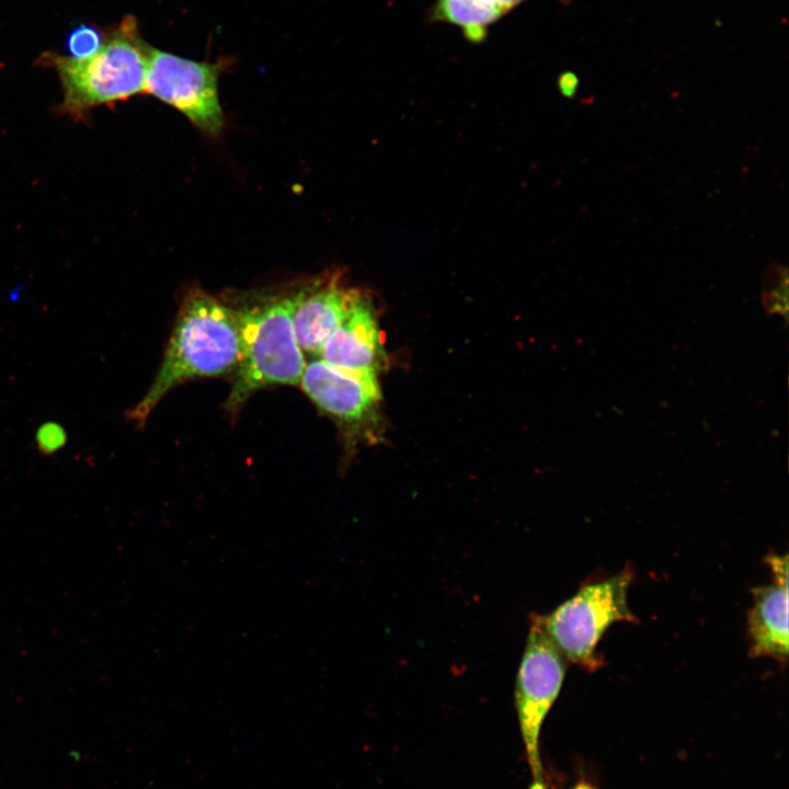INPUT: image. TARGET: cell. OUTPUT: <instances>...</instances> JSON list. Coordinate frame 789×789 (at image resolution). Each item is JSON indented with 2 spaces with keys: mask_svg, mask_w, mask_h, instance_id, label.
<instances>
[{
  "mask_svg": "<svg viewBox=\"0 0 789 789\" xmlns=\"http://www.w3.org/2000/svg\"><path fill=\"white\" fill-rule=\"evenodd\" d=\"M240 355L237 311L207 293L193 289L181 305L160 369L145 396L126 414L144 427L160 400L195 377L221 375L236 367Z\"/></svg>",
  "mask_w": 789,
  "mask_h": 789,
  "instance_id": "6da1fadb",
  "label": "cell"
},
{
  "mask_svg": "<svg viewBox=\"0 0 789 789\" xmlns=\"http://www.w3.org/2000/svg\"><path fill=\"white\" fill-rule=\"evenodd\" d=\"M150 50L135 20L127 18L85 57L45 55L61 83V112L80 119L96 106L145 92Z\"/></svg>",
  "mask_w": 789,
  "mask_h": 789,
  "instance_id": "7a4b0ae2",
  "label": "cell"
},
{
  "mask_svg": "<svg viewBox=\"0 0 789 789\" xmlns=\"http://www.w3.org/2000/svg\"><path fill=\"white\" fill-rule=\"evenodd\" d=\"M297 291L237 310L240 355L227 409L270 385H299L306 365L294 327Z\"/></svg>",
  "mask_w": 789,
  "mask_h": 789,
  "instance_id": "3957f363",
  "label": "cell"
},
{
  "mask_svg": "<svg viewBox=\"0 0 789 789\" xmlns=\"http://www.w3.org/2000/svg\"><path fill=\"white\" fill-rule=\"evenodd\" d=\"M632 579L633 571L626 568L582 586L549 615H541L545 631L565 660L587 672L603 666L596 648L607 628L619 621H639L627 602Z\"/></svg>",
  "mask_w": 789,
  "mask_h": 789,
  "instance_id": "277c9868",
  "label": "cell"
},
{
  "mask_svg": "<svg viewBox=\"0 0 789 789\" xmlns=\"http://www.w3.org/2000/svg\"><path fill=\"white\" fill-rule=\"evenodd\" d=\"M565 659L544 629L541 615L531 614L515 685V707L533 784L545 789L539 733L565 676Z\"/></svg>",
  "mask_w": 789,
  "mask_h": 789,
  "instance_id": "5b68a950",
  "label": "cell"
},
{
  "mask_svg": "<svg viewBox=\"0 0 789 789\" xmlns=\"http://www.w3.org/2000/svg\"><path fill=\"white\" fill-rule=\"evenodd\" d=\"M299 385L351 442L375 444L382 438L378 375L342 370L318 358L306 363Z\"/></svg>",
  "mask_w": 789,
  "mask_h": 789,
  "instance_id": "8992f818",
  "label": "cell"
},
{
  "mask_svg": "<svg viewBox=\"0 0 789 789\" xmlns=\"http://www.w3.org/2000/svg\"><path fill=\"white\" fill-rule=\"evenodd\" d=\"M219 71L218 64L151 48L145 92L179 110L201 130L216 136L224 125L218 96Z\"/></svg>",
  "mask_w": 789,
  "mask_h": 789,
  "instance_id": "52a82bcc",
  "label": "cell"
},
{
  "mask_svg": "<svg viewBox=\"0 0 789 789\" xmlns=\"http://www.w3.org/2000/svg\"><path fill=\"white\" fill-rule=\"evenodd\" d=\"M320 359L346 371L376 374L386 367L373 297L362 289L353 306L319 352Z\"/></svg>",
  "mask_w": 789,
  "mask_h": 789,
  "instance_id": "ba28073f",
  "label": "cell"
},
{
  "mask_svg": "<svg viewBox=\"0 0 789 789\" xmlns=\"http://www.w3.org/2000/svg\"><path fill=\"white\" fill-rule=\"evenodd\" d=\"M361 290L347 286L341 272L325 275L297 290L293 327L302 352L319 355L322 345L342 322Z\"/></svg>",
  "mask_w": 789,
  "mask_h": 789,
  "instance_id": "9c48e42d",
  "label": "cell"
},
{
  "mask_svg": "<svg viewBox=\"0 0 789 789\" xmlns=\"http://www.w3.org/2000/svg\"><path fill=\"white\" fill-rule=\"evenodd\" d=\"M774 584L754 587L748 613L750 654L768 656L779 663L788 658V557L770 554L766 559Z\"/></svg>",
  "mask_w": 789,
  "mask_h": 789,
  "instance_id": "30bf717a",
  "label": "cell"
},
{
  "mask_svg": "<svg viewBox=\"0 0 789 789\" xmlns=\"http://www.w3.org/2000/svg\"><path fill=\"white\" fill-rule=\"evenodd\" d=\"M503 16L499 10L472 0H436L427 11L428 22L458 26L465 39L477 45L484 43L489 26Z\"/></svg>",
  "mask_w": 789,
  "mask_h": 789,
  "instance_id": "8fae6325",
  "label": "cell"
},
{
  "mask_svg": "<svg viewBox=\"0 0 789 789\" xmlns=\"http://www.w3.org/2000/svg\"><path fill=\"white\" fill-rule=\"evenodd\" d=\"M762 302L766 312L787 319L788 268L774 262L767 266L762 282Z\"/></svg>",
  "mask_w": 789,
  "mask_h": 789,
  "instance_id": "7c38bea8",
  "label": "cell"
},
{
  "mask_svg": "<svg viewBox=\"0 0 789 789\" xmlns=\"http://www.w3.org/2000/svg\"><path fill=\"white\" fill-rule=\"evenodd\" d=\"M68 434L65 427L55 421L42 423L35 433L37 450L44 456H52L66 446Z\"/></svg>",
  "mask_w": 789,
  "mask_h": 789,
  "instance_id": "4fadbf2b",
  "label": "cell"
},
{
  "mask_svg": "<svg viewBox=\"0 0 789 789\" xmlns=\"http://www.w3.org/2000/svg\"><path fill=\"white\" fill-rule=\"evenodd\" d=\"M69 50L73 57H85L101 45L98 33L90 27H80L69 37Z\"/></svg>",
  "mask_w": 789,
  "mask_h": 789,
  "instance_id": "5bb4252c",
  "label": "cell"
},
{
  "mask_svg": "<svg viewBox=\"0 0 789 789\" xmlns=\"http://www.w3.org/2000/svg\"><path fill=\"white\" fill-rule=\"evenodd\" d=\"M579 87V78L571 71L562 72L558 79L560 93L568 99H573Z\"/></svg>",
  "mask_w": 789,
  "mask_h": 789,
  "instance_id": "9a60e30c",
  "label": "cell"
},
{
  "mask_svg": "<svg viewBox=\"0 0 789 789\" xmlns=\"http://www.w3.org/2000/svg\"><path fill=\"white\" fill-rule=\"evenodd\" d=\"M527 0H495L498 8L502 11V13L505 15L518 5H521L523 2ZM562 3H568L570 0H558Z\"/></svg>",
  "mask_w": 789,
  "mask_h": 789,
  "instance_id": "2e32d148",
  "label": "cell"
},
{
  "mask_svg": "<svg viewBox=\"0 0 789 789\" xmlns=\"http://www.w3.org/2000/svg\"><path fill=\"white\" fill-rule=\"evenodd\" d=\"M472 1L477 2L478 4L484 5V7H489V8L496 9V10H499L500 12H502V11L498 8L495 0H472Z\"/></svg>",
  "mask_w": 789,
  "mask_h": 789,
  "instance_id": "e0dca14e",
  "label": "cell"
},
{
  "mask_svg": "<svg viewBox=\"0 0 789 789\" xmlns=\"http://www.w3.org/2000/svg\"><path fill=\"white\" fill-rule=\"evenodd\" d=\"M573 789H595V788L592 787L590 784L580 782Z\"/></svg>",
  "mask_w": 789,
  "mask_h": 789,
  "instance_id": "ac0fdd59",
  "label": "cell"
}]
</instances>
